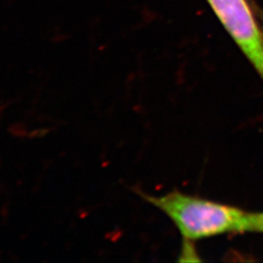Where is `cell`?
I'll list each match as a JSON object with an SVG mask.
<instances>
[{
  "label": "cell",
  "mask_w": 263,
  "mask_h": 263,
  "mask_svg": "<svg viewBox=\"0 0 263 263\" xmlns=\"http://www.w3.org/2000/svg\"><path fill=\"white\" fill-rule=\"evenodd\" d=\"M140 194L169 217L188 244L230 233H245L248 212L240 208L176 190L160 196Z\"/></svg>",
  "instance_id": "cell-1"
},
{
  "label": "cell",
  "mask_w": 263,
  "mask_h": 263,
  "mask_svg": "<svg viewBox=\"0 0 263 263\" xmlns=\"http://www.w3.org/2000/svg\"><path fill=\"white\" fill-rule=\"evenodd\" d=\"M263 82V29L248 0H207Z\"/></svg>",
  "instance_id": "cell-2"
},
{
  "label": "cell",
  "mask_w": 263,
  "mask_h": 263,
  "mask_svg": "<svg viewBox=\"0 0 263 263\" xmlns=\"http://www.w3.org/2000/svg\"><path fill=\"white\" fill-rule=\"evenodd\" d=\"M245 233L263 234V212H248Z\"/></svg>",
  "instance_id": "cell-3"
},
{
  "label": "cell",
  "mask_w": 263,
  "mask_h": 263,
  "mask_svg": "<svg viewBox=\"0 0 263 263\" xmlns=\"http://www.w3.org/2000/svg\"><path fill=\"white\" fill-rule=\"evenodd\" d=\"M257 11H258V17L261 21V27H262L263 29V11L262 10H257Z\"/></svg>",
  "instance_id": "cell-4"
}]
</instances>
